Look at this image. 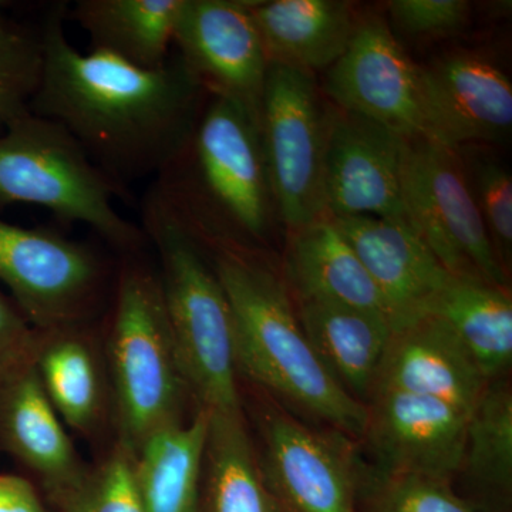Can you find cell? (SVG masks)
I'll list each match as a JSON object with an SVG mask.
<instances>
[{
  "label": "cell",
  "mask_w": 512,
  "mask_h": 512,
  "mask_svg": "<svg viewBox=\"0 0 512 512\" xmlns=\"http://www.w3.org/2000/svg\"><path fill=\"white\" fill-rule=\"evenodd\" d=\"M208 436V413L170 424L133 454L134 485L144 512H197Z\"/></svg>",
  "instance_id": "obj_25"
},
{
  "label": "cell",
  "mask_w": 512,
  "mask_h": 512,
  "mask_svg": "<svg viewBox=\"0 0 512 512\" xmlns=\"http://www.w3.org/2000/svg\"><path fill=\"white\" fill-rule=\"evenodd\" d=\"M2 5L3 3L0 2V29L2 28H5V20H3V16H2Z\"/></svg>",
  "instance_id": "obj_35"
},
{
  "label": "cell",
  "mask_w": 512,
  "mask_h": 512,
  "mask_svg": "<svg viewBox=\"0 0 512 512\" xmlns=\"http://www.w3.org/2000/svg\"><path fill=\"white\" fill-rule=\"evenodd\" d=\"M111 396L119 443L131 454L158 430L183 421L187 382L168 322L157 268L143 251L124 255L109 323Z\"/></svg>",
  "instance_id": "obj_5"
},
{
  "label": "cell",
  "mask_w": 512,
  "mask_h": 512,
  "mask_svg": "<svg viewBox=\"0 0 512 512\" xmlns=\"http://www.w3.org/2000/svg\"><path fill=\"white\" fill-rule=\"evenodd\" d=\"M183 5L184 0H79L72 18L89 35L92 50L158 69L173 56Z\"/></svg>",
  "instance_id": "obj_23"
},
{
  "label": "cell",
  "mask_w": 512,
  "mask_h": 512,
  "mask_svg": "<svg viewBox=\"0 0 512 512\" xmlns=\"http://www.w3.org/2000/svg\"><path fill=\"white\" fill-rule=\"evenodd\" d=\"M259 427V464L278 512H359L366 473L345 433L309 429L274 407Z\"/></svg>",
  "instance_id": "obj_10"
},
{
  "label": "cell",
  "mask_w": 512,
  "mask_h": 512,
  "mask_svg": "<svg viewBox=\"0 0 512 512\" xmlns=\"http://www.w3.org/2000/svg\"><path fill=\"white\" fill-rule=\"evenodd\" d=\"M460 160L495 255L507 274L512 256L511 174L494 158L471 150Z\"/></svg>",
  "instance_id": "obj_29"
},
{
  "label": "cell",
  "mask_w": 512,
  "mask_h": 512,
  "mask_svg": "<svg viewBox=\"0 0 512 512\" xmlns=\"http://www.w3.org/2000/svg\"><path fill=\"white\" fill-rule=\"evenodd\" d=\"M109 279V268L90 245L0 220V281L35 329L90 322Z\"/></svg>",
  "instance_id": "obj_8"
},
{
  "label": "cell",
  "mask_w": 512,
  "mask_h": 512,
  "mask_svg": "<svg viewBox=\"0 0 512 512\" xmlns=\"http://www.w3.org/2000/svg\"><path fill=\"white\" fill-rule=\"evenodd\" d=\"M427 138L458 150L504 140L512 128V86L487 57L451 53L419 66Z\"/></svg>",
  "instance_id": "obj_15"
},
{
  "label": "cell",
  "mask_w": 512,
  "mask_h": 512,
  "mask_svg": "<svg viewBox=\"0 0 512 512\" xmlns=\"http://www.w3.org/2000/svg\"><path fill=\"white\" fill-rule=\"evenodd\" d=\"M325 89L339 109L375 121L406 140L427 138L419 66L383 19L360 20L348 49L329 67Z\"/></svg>",
  "instance_id": "obj_13"
},
{
  "label": "cell",
  "mask_w": 512,
  "mask_h": 512,
  "mask_svg": "<svg viewBox=\"0 0 512 512\" xmlns=\"http://www.w3.org/2000/svg\"><path fill=\"white\" fill-rule=\"evenodd\" d=\"M468 416L431 397L377 390L367 406L365 437L383 474L448 481L463 466Z\"/></svg>",
  "instance_id": "obj_14"
},
{
  "label": "cell",
  "mask_w": 512,
  "mask_h": 512,
  "mask_svg": "<svg viewBox=\"0 0 512 512\" xmlns=\"http://www.w3.org/2000/svg\"><path fill=\"white\" fill-rule=\"evenodd\" d=\"M39 330L0 295V380L35 363Z\"/></svg>",
  "instance_id": "obj_33"
},
{
  "label": "cell",
  "mask_w": 512,
  "mask_h": 512,
  "mask_svg": "<svg viewBox=\"0 0 512 512\" xmlns=\"http://www.w3.org/2000/svg\"><path fill=\"white\" fill-rule=\"evenodd\" d=\"M403 197L410 224L450 274L507 288L457 150L429 138L407 140Z\"/></svg>",
  "instance_id": "obj_7"
},
{
  "label": "cell",
  "mask_w": 512,
  "mask_h": 512,
  "mask_svg": "<svg viewBox=\"0 0 512 512\" xmlns=\"http://www.w3.org/2000/svg\"><path fill=\"white\" fill-rule=\"evenodd\" d=\"M150 191L201 245L210 244L220 225L239 238L264 239L274 197L261 128L238 104L208 96Z\"/></svg>",
  "instance_id": "obj_3"
},
{
  "label": "cell",
  "mask_w": 512,
  "mask_h": 512,
  "mask_svg": "<svg viewBox=\"0 0 512 512\" xmlns=\"http://www.w3.org/2000/svg\"><path fill=\"white\" fill-rule=\"evenodd\" d=\"M0 512H47L26 478L0 474Z\"/></svg>",
  "instance_id": "obj_34"
},
{
  "label": "cell",
  "mask_w": 512,
  "mask_h": 512,
  "mask_svg": "<svg viewBox=\"0 0 512 512\" xmlns=\"http://www.w3.org/2000/svg\"><path fill=\"white\" fill-rule=\"evenodd\" d=\"M461 470L474 483L507 491L512 481V393L507 383L490 380L468 416Z\"/></svg>",
  "instance_id": "obj_27"
},
{
  "label": "cell",
  "mask_w": 512,
  "mask_h": 512,
  "mask_svg": "<svg viewBox=\"0 0 512 512\" xmlns=\"http://www.w3.org/2000/svg\"><path fill=\"white\" fill-rule=\"evenodd\" d=\"M141 228L157 252L165 311L188 392L205 412H242L234 316L214 266L150 190L141 201Z\"/></svg>",
  "instance_id": "obj_4"
},
{
  "label": "cell",
  "mask_w": 512,
  "mask_h": 512,
  "mask_svg": "<svg viewBox=\"0 0 512 512\" xmlns=\"http://www.w3.org/2000/svg\"><path fill=\"white\" fill-rule=\"evenodd\" d=\"M367 512H476L448 481L413 474H366Z\"/></svg>",
  "instance_id": "obj_31"
},
{
  "label": "cell",
  "mask_w": 512,
  "mask_h": 512,
  "mask_svg": "<svg viewBox=\"0 0 512 512\" xmlns=\"http://www.w3.org/2000/svg\"><path fill=\"white\" fill-rule=\"evenodd\" d=\"M202 473L205 512H278L266 488L244 413H208Z\"/></svg>",
  "instance_id": "obj_26"
},
{
  "label": "cell",
  "mask_w": 512,
  "mask_h": 512,
  "mask_svg": "<svg viewBox=\"0 0 512 512\" xmlns=\"http://www.w3.org/2000/svg\"><path fill=\"white\" fill-rule=\"evenodd\" d=\"M64 3L40 29L45 66L30 111L62 124L87 157L131 200L130 187L156 177L180 150L204 109V92L177 53L141 69L67 39Z\"/></svg>",
  "instance_id": "obj_1"
},
{
  "label": "cell",
  "mask_w": 512,
  "mask_h": 512,
  "mask_svg": "<svg viewBox=\"0 0 512 512\" xmlns=\"http://www.w3.org/2000/svg\"><path fill=\"white\" fill-rule=\"evenodd\" d=\"M211 264L227 293L238 370L349 436H363L367 406L322 365L293 311L288 285L251 251L214 248Z\"/></svg>",
  "instance_id": "obj_2"
},
{
  "label": "cell",
  "mask_w": 512,
  "mask_h": 512,
  "mask_svg": "<svg viewBox=\"0 0 512 512\" xmlns=\"http://www.w3.org/2000/svg\"><path fill=\"white\" fill-rule=\"evenodd\" d=\"M261 137L272 197L289 231L325 217V103L313 74L269 64Z\"/></svg>",
  "instance_id": "obj_9"
},
{
  "label": "cell",
  "mask_w": 512,
  "mask_h": 512,
  "mask_svg": "<svg viewBox=\"0 0 512 512\" xmlns=\"http://www.w3.org/2000/svg\"><path fill=\"white\" fill-rule=\"evenodd\" d=\"M407 140L375 121L325 104V217L409 220L403 197Z\"/></svg>",
  "instance_id": "obj_11"
},
{
  "label": "cell",
  "mask_w": 512,
  "mask_h": 512,
  "mask_svg": "<svg viewBox=\"0 0 512 512\" xmlns=\"http://www.w3.org/2000/svg\"><path fill=\"white\" fill-rule=\"evenodd\" d=\"M0 443L42 481L53 500L89 473L47 399L35 363L0 380Z\"/></svg>",
  "instance_id": "obj_18"
},
{
  "label": "cell",
  "mask_w": 512,
  "mask_h": 512,
  "mask_svg": "<svg viewBox=\"0 0 512 512\" xmlns=\"http://www.w3.org/2000/svg\"><path fill=\"white\" fill-rule=\"evenodd\" d=\"M306 339L326 370L350 394L370 397L393 328L386 316L350 306L298 302Z\"/></svg>",
  "instance_id": "obj_22"
},
{
  "label": "cell",
  "mask_w": 512,
  "mask_h": 512,
  "mask_svg": "<svg viewBox=\"0 0 512 512\" xmlns=\"http://www.w3.org/2000/svg\"><path fill=\"white\" fill-rule=\"evenodd\" d=\"M121 192L56 121L29 111L0 134V204H32L89 225L123 255L143 251V228L117 211Z\"/></svg>",
  "instance_id": "obj_6"
},
{
  "label": "cell",
  "mask_w": 512,
  "mask_h": 512,
  "mask_svg": "<svg viewBox=\"0 0 512 512\" xmlns=\"http://www.w3.org/2000/svg\"><path fill=\"white\" fill-rule=\"evenodd\" d=\"M89 322L39 330L35 369L57 416L79 433H96L107 409V382Z\"/></svg>",
  "instance_id": "obj_21"
},
{
  "label": "cell",
  "mask_w": 512,
  "mask_h": 512,
  "mask_svg": "<svg viewBox=\"0 0 512 512\" xmlns=\"http://www.w3.org/2000/svg\"><path fill=\"white\" fill-rule=\"evenodd\" d=\"M488 383L454 333L424 315L393 330L372 393L396 390L431 397L470 414Z\"/></svg>",
  "instance_id": "obj_17"
},
{
  "label": "cell",
  "mask_w": 512,
  "mask_h": 512,
  "mask_svg": "<svg viewBox=\"0 0 512 512\" xmlns=\"http://www.w3.org/2000/svg\"><path fill=\"white\" fill-rule=\"evenodd\" d=\"M393 25L413 39H443L458 35L470 22L466 0H392L387 3Z\"/></svg>",
  "instance_id": "obj_32"
},
{
  "label": "cell",
  "mask_w": 512,
  "mask_h": 512,
  "mask_svg": "<svg viewBox=\"0 0 512 512\" xmlns=\"http://www.w3.org/2000/svg\"><path fill=\"white\" fill-rule=\"evenodd\" d=\"M424 315L433 316L460 340L488 380L512 362V302L504 286L473 275H451Z\"/></svg>",
  "instance_id": "obj_24"
},
{
  "label": "cell",
  "mask_w": 512,
  "mask_h": 512,
  "mask_svg": "<svg viewBox=\"0 0 512 512\" xmlns=\"http://www.w3.org/2000/svg\"><path fill=\"white\" fill-rule=\"evenodd\" d=\"M43 66L40 30L0 29V134L29 113L42 82Z\"/></svg>",
  "instance_id": "obj_28"
},
{
  "label": "cell",
  "mask_w": 512,
  "mask_h": 512,
  "mask_svg": "<svg viewBox=\"0 0 512 512\" xmlns=\"http://www.w3.org/2000/svg\"><path fill=\"white\" fill-rule=\"evenodd\" d=\"M174 47L208 96L238 104L261 128L269 63L249 0H184Z\"/></svg>",
  "instance_id": "obj_12"
},
{
  "label": "cell",
  "mask_w": 512,
  "mask_h": 512,
  "mask_svg": "<svg viewBox=\"0 0 512 512\" xmlns=\"http://www.w3.org/2000/svg\"><path fill=\"white\" fill-rule=\"evenodd\" d=\"M62 512H144L133 478V454L116 447L82 483L55 498Z\"/></svg>",
  "instance_id": "obj_30"
},
{
  "label": "cell",
  "mask_w": 512,
  "mask_h": 512,
  "mask_svg": "<svg viewBox=\"0 0 512 512\" xmlns=\"http://www.w3.org/2000/svg\"><path fill=\"white\" fill-rule=\"evenodd\" d=\"M382 292L393 330L421 318L450 272L409 220L329 217Z\"/></svg>",
  "instance_id": "obj_16"
},
{
  "label": "cell",
  "mask_w": 512,
  "mask_h": 512,
  "mask_svg": "<svg viewBox=\"0 0 512 512\" xmlns=\"http://www.w3.org/2000/svg\"><path fill=\"white\" fill-rule=\"evenodd\" d=\"M249 10L268 63L311 74L338 62L360 22L340 0H249Z\"/></svg>",
  "instance_id": "obj_19"
},
{
  "label": "cell",
  "mask_w": 512,
  "mask_h": 512,
  "mask_svg": "<svg viewBox=\"0 0 512 512\" xmlns=\"http://www.w3.org/2000/svg\"><path fill=\"white\" fill-rule=\"evenodd\" d=\"M285 272L298 302H322L350 306L386 316L393 313L329 217L291 232Z\"/></svg>",
  "instance_id": "obj_20"
}]
</instances>
